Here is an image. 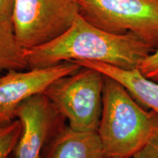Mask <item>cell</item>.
<instances>
[{
  "instance_id": "9",
  "label": "cell",
  "mask_w": 158,
  "mask_h": 158,
  "mask_svg": "<svg viewBox=\"0 0 158 158\" xmlns=\"http://www.w3.org/2000/svg\"><path fill=\"white\" fill-rule=\"evenodd\" d=\"M43 158H105L97 131L83 132L63 127L49 143Z\"/></svg>"
},
{
  "instance_id": "2",
  "label": "cell",
  "mask_w": 158,
  "mask_h": 158,
  "mask_svg": "<svg viewBox=\"0 0 158 158\" xmlns=\"http://www.w3.org/2000/svg\"><path fill=\"white\" fill-rule=\"evenodd\" d=\"M98 133L106 158H131L158 132V116L146 110L127 90L105 76Z\"/></svg>"
},
{
  "instance_id": "13",
  "label": "cell",
  "mask_w": 158,
  "mask_h": 158,
  "mask_svg": "<svg viewBox=\"0 0 158 158\" xmlns=\"http://www.w3.org/2000/svg\"><path fill=\"white\" fill-rule=\"evenodd\" d=\"M131 158H158V132Z\"/></svg>"
},
{
  "instance_id": "6",
  "label": "cell",
  "mask_w": 158,
  "mask_h": 158,
  "mask_svg": "<svg viewBox=\"0 0 158 158\" xmlns=\"http://www.w3.org/2000/svg\"><path fill=\"white\" fill-rule=\"evenodd\" d=\"M62 114L44 93L23 102L15 112L21 124V134L13 158H43L45 146L63 127Z\"/></svg>"
},
{
  "instance_id": "14",
  "label": "cell",
  "mask_w": 158,
  "mask_h": 158,
  "mask_svg": "<svg viewBox=\"0 0 158 158\" xmlns=\"http://www.w3.org/2000/svg\"><path fill=\"white\" fill-rule=\"evenodd\" d=\"M13 2L14 0H0V23L11 24Z\"/></svg>"
},
{
  "instance_id": "15",
  "label": "cell",
  "mask_w": 158,
  "mask_h": 158,
  "mask_svg": "<svg viewBox=\"0 0 158 158\" xmlns=\"http://www.w3.org/2000/svg\"><path fill=\"white\" fill-rule=\"evenodd\" d=\"M105 158H106V157H105Z\"/></svg>"
},
{
  "instance_id": "1",
  "label": "cell",
  "mask_w": 158,
  "mask_h": 158,
  "mask_svg": "<svg viewBox=\"0 0 158 158\" xmlns=\"http://www.w3.org/2000/svg\"><path fill=\"white\" fill-rule=\"evenodd\" d=\"M154 51L131 33L118 35L105 31L79 14L62 35L46 44L26 50V59L28 69L85 60L133 70L138 68Z\"/></svg>"
},
{
  "instance_id": "4",
  "label": "cell",
  "mask_w": 158,
  "mask_h": 158,
  "mask_svg": "<svg viewBox=\"0 0 158 158\" xmlns=\"http://www.w3.org/2000/svg\"><path fill=\"white\" fill-rule=\"evenodd\" d=\"M80 14L98 28L131 33L158 48V0H76Z\"/></svg>"
},
{
  "instance_id": "5",
  "label": "cell",
  "mask_w": 158,
  "mask_h": 158,
  "mask_svg": "<svg viewBox=\"0 0 158 158\" xmlns=\"http://www.w3.org/2000/svg\"><path fill=\"white\" fill-rule=\"evenodd\" d=\"M79 14L76 0H14L12 28L17 42L29 50L62 35Z\"/></svg>"
},
{
  "instance_id": "7",
  "label": "cell",
  "mask_w": 158,
  "mask_h": 158,
  "mask_svg": "<svg viewBox=\"0 0 158 158\" xmlns=\"http://www.w3.org/2000/svg\"><path fill=\"white\" fill-rule=\"evenodd\" d=\"M81 66L63 62L52 66L11 70L0 76V122L15 119L19 106L31 97L43 93L49 85L63 76L73 73Z\"/></svg>"
},
{
  "instance_id": "10",
  "label": "cell",
  "mask_w": 158,
  "mask_h": 158,
  "mask_svg": "<svg viewBox=\"0 0 158 158\" xmlns=\"http://www.w3.org/2000/svg\"><path fill=\"white\" fill-rule=\"evenodd\" d=\"M26 50L17 42L12 25L0 23V76L11 70H27Z\"/></svg>"
},
{
  "instance_id": "11",
  "label": "cell",
  "mask_w": 158,
  "mask_h": 158,
  "mask_svg": "<svg viewBox=\"0 0 158 158\" xmlns=\"http://www.w3.org/2000/svg\"><path fill=\"white\" fill-rule=\"evenodd\" d=\"M21 134V124L19 119L0 122V158H10L16 147Z\"/></svg>"
},
{
  "instance_id": "8",
  "label": "cell",
  "mask_w": 158,
  "mask_h": 158,
  "mask_svg": "<svg viewBox=\"0 0 158 158\" xmlns=\"http://www.w3.org/2000/svg\"><path fill=\"white\" fill-rule=\"evenodd\" d=\"M83 67L100 71L122 84L141 106L149 108L158 116V82L143 76L137 69L127 70L94 61H75Z\"/></svg>"
},
{
  "instance_id": "12",
  "label": "cell",
  "mask_w": 158,
  "mask_h": 158,
  "mask_svg": "<svg viewBox=\"0 0 158 158\" xmlns=\"http://www.w3.org/2000/svg\"><path fill=\"white\" fill-rule=\"evenodd\" d=\"M138 70L148 78L158 82V48L142 61Z\"/></svg>"
},
{
  "instance_id": "3",
  "label": "cell",
  "mask_w": 158,
  "mask_h": 158,
  "mask_svg": "<svg viewBox=\"0 0 158 158\" xmlns=\"http://www.w3.org/2000/svg\"><path fill=\"white\" fill-rule=\"evenodd\" d=\"M105 75L81 66L73 73L57 79L44 93L69 127L83 132L98 131L102 108Z\"/></svg>"
}]
</instances>
